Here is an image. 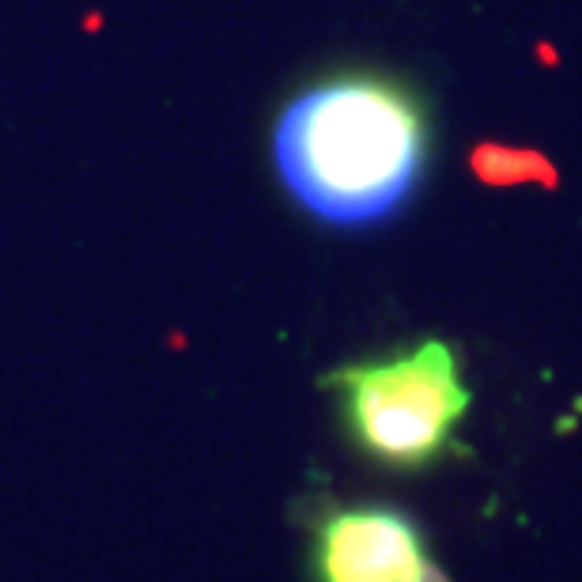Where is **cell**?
I'll use <instances>...</instances> for the list:
<instances>
[{"label": "cell", "instance_id": "cell-1", "mask_svg": "<svg viewBox=\"0 0 582 582\" xmlns=\"http://www.w3.org/2000/svg\"><path fill=\"white\" fill-rule=\"evenodd\" d=\"M428 125L405 87L341 76L284 106L273 129L280 182L310 216L367 227L412 197L424 174Z\"/></svg>", "mask_w": 582, "mask_h": 582}, {"label": "cell", "instance_id": "cell-2", "mask_svg": "<svg viewBox=\"0 0 582 582\" xmlns=\"http://www.w3.org/2000/svg\"><path fill=\"white\" fill-rule=\"evenodd\" d=\"M329 386L356 446L394 469H420L446 454L469 409L458 360L443 341L348 363L329 375Z\"/></svg>", "mask_w": 582, "mask_h": 582}, {"label": "cell", "instance_id": "cell-3", "mask_svg": "<svg viewBox=\"0 0 582 582\" xmlns=\"http://www.w3.org/2000/svg\"><path fill=\"white\" fill-rule=\"evenodd\" d=\"M314 582H446L428 537L394 507H329L310 537Z\"/></svg>", "mask_w": 582, "mask_h": 582}, {"label": "cell", "instance_id": "cell-4", "mask_svg": "<svg viewBox=\"0 0 582 582\" xmlns=\"http://www.w3.org/2000/svg\"><path fill=\"white\" fill-rule=\"evenodd\" d=\"M477 171L488 182H522L530 174H545L548 167L530 152H507V148H480Z\"/></svg>", "mask_w": 582, "mask_h": 582}]
</instances>
